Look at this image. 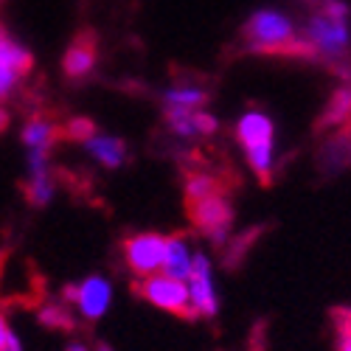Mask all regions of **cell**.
I'll return each mask as SVG.
<instances>
[{"label": "cell", "mask_w": 351, "mask_h": 351, "mask_svg": "<svg viewBox=\"0 0 351 351\" xmlns=\"http://www.w3.org/2000/svg\"><path fill=\"white\" fill-rule=\"evenodd\" d=\"M20 82H23V76H20L14 68H9L3 60H0V101L9 99V96L17 90Z\"/></svg>", "instance_id": "obj_24"}, {"label": "cell", "mask_w": 351, "mask_h": 351, "mask_svg": "<svg viewBox=\"0 0 351 351\" xmlns=\"http://www.w3.org/2000/svg\"><path fill=\"white\" fill-rule=\"evenodd\" d=\"M239 45L247 53L258 56H281V60H304L320 62L315 45L298 34L292 23L276 12H256L239 28Z\"/></svg>", "instance_id": "obj_1"}, {"label": "cell", "mask_w": 351, "mask_h": 351, "mask_svg": "<svg viewBox=\"0 0 351 351\" xmlns=\"http://www.w3.org/2000/svg\"><path fill=\"white\" fill-rule=\"evenodd\" d=\"M208 101V90L199 87L194 79H180L174 82V87L166 93V107H186V110H199Z\"/></svg>", "instance_id": "obj_15"}, {"label": "cell", "mask_w": 351, "mask_h": 351, "mask_svg": "<svg viewBox=\"0 0 351 351\" xmlns=\"http://www.w3.org/2000/svg\"><path fill=\"white\" fill-rule=\"evenodd\" d=\"M0 278H3V253H0Z\"/></svg>", "instance_id": "obj_32"}, {"label": "cell", "mask_w": 351, "mask_h": 351, "mask_svg": "<svg viewBox=\"0 0 351 351\" xmlns=\"http://www.w3.org/2000/svg\"><path fill=\"white\" fill-rule=\"evenodd\" d=\"M0 351H20V343H17V337L12 335L6 343H0Z\"/></svg>", "instance_id": "obj_27"}, {"label": "cell", "mask_w": 351, "mask_h": 351, "mask_svg": "<svg viewBox=\"0 0 351 351\" xmlns=\"http://www.w3.org/2000/svg\"><path fill=\"white\" fill-rule=\"evenodd\" d=\"M9 124H12V115H9V110L0 107V135H3V132L9 130Z\"/></svg>", "instance_id": "obj_26"}, {"label": "cell", "mask_w": 351, "mask_h": 351, "mask_svg": "<svg viewBox=\"0 0 351 351\" xmlns=\"http://www.w3.org/2000/svg\"><path fill=\"white\" fill-rule=\"evenodd\" d=\"M0 60H3L9 68H14L23 79H28V73L34 71V56L32 51H25L3 25H0Z\"/></svg>", "instance_id": "obj_14"}, {"label": "cell", "mask_w": 351, "mask_h": 351, "mask_svg": "<svg viewBox=\"0 0 351 351\" xmlns=\"http://www.w3.org/2000/svg\"><path fill=\"white\" fill-rule=\"evenodd\" d=\"M237 174L228 171H214L206 166H186L183 169V206L199 199H211V197H230Z\"/></svg>", "instance_id": "obj_6"}, {"label": "cell", "mask_w": 351, "mask_h": 351, "mask_svg": "<svg viewBox=\"0 0 351 351\" xmlns=\"http://www.w3.org/2000/svg\"><path fill=\"white\" fill-rule=\"evenodd\" d=\"M250 351H265V343H256V346H250Z\"/></svg>", "instance_id": "obj_30"}, {"label": "cell", "mask_w": 351, "mask_h": 351, "mask_svg": "<svg viewBox=\"0 0 351 351\" xmlns=\"http://www.w3.org/2000/svg\"><path fill=\"white\" fill-rule=\"evenodd\" d=\"M346 124H351V87H340L329 99L326 110L317 119V130H340Z\"/></svg>", "instance_id": "obj_13"}, {"label": "cell", "mask_w": 351, "mask_h": 351, "mask_svg": "<svg viewBox=\"0 0 351 351\" xmlns=\"http://www.w3.org/2000/svg\"><path fill=\"white\" fill-rule=\"evenodd\" d=\"M87 149L96 160H101L107 169H119L124 160H127V143L119 141V138H107V135H96L90 143H87Z\"/></svg>", "instance_id": "obj_18"}, {"label": "cell", "mask_w": 351, "mask_h": 351, "mask_svg": "<svg viewBox=\"0 0 351 351\" xmlns=\"http://www.w3.org/2000/svg\"><path fill=\"white\" fill-rule=\"evenodd\" d=\"M37 317H40V324H43L45 329H60V332H73V329H76L73 315H71L62 304H48V306H43V309L37 312Z\"/></svg>", "instance_id": "obj_21"}, {"label": "cell", "mask_w": 351, "mask_h": 351, "mask_svg": "<svg viewBox=\"0 0 351 351\" xmlns=\"http://www.w3.org/2000/svg\"><path fill=\"white\" fill-rule=\"evenodd\" d=\"M237 141L245 146V149L273 143V121L267 119L265 112H258V110L245 112L239 119V124H237Z\"/></svg>", "instance_id": "obj_11"}, {"label": "cell", "mask_w": 351, "mask_h": 351, "mask_svg": "<svg viewBox=\"0 0 351 351\" xmlns=\"http://www.w3.org/2000/svg\"><path fill=\"white\" fill-rule=\"evenodd\" d=\"M56 141H62V121H51L45 115H32L23 127V143L32 149H45L51 152V146Z\"/></svg>", "instance_id": "obj_12"}, {"label": "cell", "mask_w": 351, "mask_h": 351, "mask_svg": "<svg viewBox=\"0 0 351 351\" xmlns=\"http://www.w3.org/2000/svg\"><path fill=\"white\" fill-rule=\"evenodd\" d=\"M53 189H56L53 174L45 169V171H32V180L23 186V194H25V202H32V206L43 208V206H48V199L53 197Z\"/></svg>", "instance_id": "obj_19"}, {"label": "cell", "mask_w": 351, "mask_h": 351, "mask_svg": "<svg viewBox=\"0 0 351 351\" xmlns=\"http://www.w3.org/2000/svg\"><path fill=\"white\" fill-rule=\"evenodd\" d=\"M267 230V225H258V228H247L245 233H237V237L230 239L228 250H225V258H222V265L225 270H237L242 261L250 256V250L256 247V242L261 239V233Z\"/></svg>", "instance_id": "obj_17"}, {"label": "cell", "mask_w": 351, "mask_h": 351, "mask_svg": "<svg viewBox=\"0 0 351 351\" xmlns=\"http://www.w3.org/2000/svg\"><path fill=\"white\" fill-rule=\"evenodd\" d=\"M65 351H87V348H84V346H82V343H71V346H68V348H65Z\"/></svg>", "instance_id": "obj_29"}, {"label": "cell", "mask_w": 351, "mask_h": 351, "mask_svg": "<svg viewBox=\"0 0 351 351\" xmlns=\"http://www.w3.org/2000/svg\"><path fill=\"white\" fill-rule=\"evenodd\" d=\"M121 253H124V265L135 276V281L152 278L160 273L166 261V239L160 233H132V237L121 239Z\"/></svg>", "instance_id": "obj_4"}, {"label": "cell", "mask_w": 351, "mask_h": 351, "mask_svg": "<svg viewBox=\"0 0 351 351\" xmlns=\"http://www.w3.org/2000/svg\"><path fill=\"white\" fill-rule=\"evenodd\" d=\"M304 37L315 45L320 65H326L329 71L340 73L348 79V20L329 17L326 12L315 9L306 20Z\"/></svg>", "instance_id": "obj_2"}, {"label": "cell", "mask_w": 351, "mask_h": 351, "mask_svg": "<svg viewBox=\"0 0 351 351\" xmlns=\"http://www.w3.org/2000/svg\"><path fill=\"white\" fill-rule=\"evenodd\" d=\"M132 292L138 298L149 301L158 309H166L171 315L183 317V320H197L199 317V312L191 301V292L180 278H171V276L141 278V281H132Z\"/></svg>", "instance_id": "obj_3"}, {"label": "cell", "mask_w": 351, "mask_h": 351, "mask_svg": "<svg viewBox=\"0 0 351 351\" xmlns=\"http://www.w3.org/2000/svg\"><path fill=\"white\" fill-rule=\"evenodd\" d=\"M217 119L214 115H208V112H202V110H197L194 112V130H197V135H214L217 132Z\"/></svg>", "instance_id": "obj_25"}, {"label": "cell", "mask_w": 351, "mask_h": 351, "mask_svg": "<svg viewBox=\"0 0 351 351\" xmlns=\"http://www.w3.org/2000/svg\"><path fill=\"white\" fill-rule=\"evenodd\" d=\"M332 324H335L337 351H351V306L332 309Z\"/></svg>", "instance_id": "obj_22"}, {"label": "cell", "mask_w": 351, "mask_h": 351, "mask_svg": "<svg viewBox=\"0 0 351 351\" xmlns=\"http://www.w3.org/2000/svg\"><path fill=\"white\" fill-rule=\"evenodd\" d=\"M65 298L76 301L87 320H96V317L104 315V309L110 304V284L101 276H90L79 287H73V284L65 287Z\"/></svg>", "instance_id": "obj_8"}, {"label": "cell", "mask_w": 351, "mask_h": 351, "mask_svg": "<svg viewBox=\"0 0 351 351\" xmlns=\"http://www.w3.org/2000/svg\"><path fill=\"white\" fill-rule=\"evenodd\" d=\"M191 265L194 258H189V247L183 233H174V237L166 239V261H163V270L171 278H189L191 276Z\"/></svg>", "instance_id": "obj_16"}, {"label": "cell", "mask_w": 351, "mask_h": 351, "mask_svg": "<svg viewBox=\"0 0 351 351\" xmlns=\"http://www.w3.org/2000/svg\"><path fill=\"white\" fill-rule=\"evenodd\" d=\"M317 166L324 174H335V171H343L346 166H351V124L335 130L324 141L320 155H317Z\"/></svg>", "instance_id": "obj_10"}, {"label": "cell", "mask_w": 351, "mask_h": 351, "mask_svg": "<svg viewBox=\"0 0 351 351\" xmlns=\"http://www.w3.org/2000/svg\"><path fill=\"white\" fill-rule=\"evenodd\" d=\"M186 217H189L191 228H197L199 233H206L208 239H214V245H225L230 225H233L230 197H211V199L191 202V206H186Z\"/></svg>", "instance_id": "obj_5"}, {"label": "cell", "mask_w": 351, "mask_h": 351, "mask_svg": "<svg viewBox=\"0 0 351 351\" xmlns=\"http://www.w3.org/2000/svg\"><path fill=\"white\" fill-rule=\"evenodd\" d=\"M189 292L191 301L197 306L199 315H217V298H214V287H211V265L206 256H194L191 265V276H189Z\"/></svg>", "instance_id": "obj_9"}, {"label": "cell", "mask_w": 351, "mask_h": 351, "mask_svg": "<svg viewBox=\"0 0 351 351\" xmlns=\"http://www.w3.org/2000/svg\"><path fill=\"white\" fill-rule=\"evenodd\" d=\"M99 351H112V348H110L107 343H99Z\"/></svg>", "instance_id": "obj_31"}, {"label": "cell", "mask_w": 351, "mask_h": 351, "mask_svg": "<svg viewBox=\"0 0 351 351\" xmlns=\"http://www.w3.org/2000/svg\"><path fill=\"white\" fill-rule=\"evenodd\" d=\"M9 337H12V332L6 329V317H3V315H0V343H6Z\"/></svg>", "instance_id": "obj_28"}, {"label": "cell", "mask_w": 351, "mask_h": 351, "mask_svg": "<svg viewBox=\"0 0 351 351\" xmlns=\"http://www.w3.org/2000/svg\"><path fill=\"white\" fill-rule=\"evenodd\" d=\"M96 62H99V34L93 28H82L62 56V73L68 82H82L96 71Z\"/></svg>", "instance_id": "obj_7"}, {"label": "cell", "mask_w": 351, "mask_h": 351, "mask_svg": "<svg viewBox=\"0 0 351 351\" xmlns=\"http://www.w3.org/2000/svg\"><path fill=\"white\" fill-rule=\"evenodd\" d=\"M247 155V166L256 171V178L261 186H273V143L265 146H253V149H245Z\"/></svg>", "instance_id": "obj_20"}, {"label": "cell", "mask_w": 351, "mask_h": 351, "mask_svg": "<svg viewBox=\"0 0 351 351\" xmlns=\"http://www.w3.org/2000/svg\"><path fill=\"white\" fill-rule=\"evenodd\" d=\"M93 138H96V124L90 119H68V121H62V141L90 143Z\"/></svg>", "instance_id": "obj_23"}, {"label": "cell", "mask_w": 351, "mask_h": 351, "mask_svg": "<svg viewBox=\"0 0 351 351\" xmlns=\"http://www.w3.org/2000/svg\"><path fill=\"white\" fill-rule=\"evenodd\" d=\"M306 3H315V6H317V3H320V0H306Z\"/></svg>", "instance_id": "obj_33"}]
</instances>
